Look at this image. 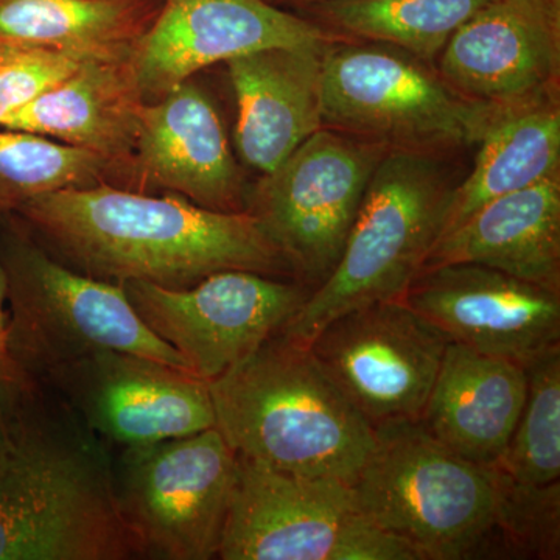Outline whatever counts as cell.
I'll use <instances>...</instances> for the list:
<instances>
[{
	"mask_svg": "<svg viewBox=\"0 0 560 560\" xmlns=\"http://www.w3.org/2000/svg\"><path fill=\"white\" fill-rule=\"evenodd\" d=\"M16 212L73 270L108 282L187 289L219 271L293 275L256 217L202 208L180 195L101 183L40 195Z\"/></svg>",
	"mask_w": 560,
	"mask_h": 560,
	"instance_id": "6da1fadb",
	"label": "cell"
},
{
	"mask_svg": "<svg viewBox=\"0 0 560 560\" xmlns=\"http://www.w3.org/2000/svg\"><path fill=\"white\" fill-rule=\"evenodd\" d=\"M401 300L451 342L522 366L560 345V291L485 265L423 268Z\"/></svg>",
	"mask_w": 560,
	"mask_h": 560,
	"instance_id": "9a60e30c",
	"label": "cell"
},
{
	"mask_svg": "<svg viewBox=\"0 0 560 560\" xmlns=\"http://www.w3.org/2000/svg\"><path fill=\"white\" fill-rule=\"evenodd\" d=\"M478 143L480 151L470 175L452 189L438 238L488 202L559 175L558 105L540 97L499 106Z\"/></svg>",
	"mask_w": 560,
	"mask_h": 560,
	"instance_id": "7402d4cb",
	"label": "cell"
},
{
	"mask_svg": "<svg viewBox=\"0 0 560 560\" xmlns=\"http://www.w3.org/2000/svg\"><path fill=\"white\" fill-rule=\"evenodd\" d=\"M447 264L485 265L560 291L559 175L488 202L438 238L423 268Z\"/></svg>",
	"mask_w": 560,
	"mask_h": 560,
	"instance_id": "44dd1931",
	"label": "cell"
},
{
	"mask_svg": "<svg viewBox=\"0 0 560 560\" xmlns=\"http://www.w3.org/2000/svg\"><path fill=\"white\" fill-rule=\"evenodd\" d=\"M493 0H326L323 11L342 31L436 57L464 22Z\"/></svg>",
	"mask_w": 560,
	"mask_h": 560,
	"instance_id": "cb8c5ba5",
	"label": "cell"
},
{
	"mask_svg": "<svg viewBox=\"0 0 560 560\" xmlns=\"http://www.w3.org/2000/svg\"><path fill=\"white\" fill-rule=\"evenodd\" d=\"M451 194L440 164L422 151L383 154L340 260L280 331L308 345L341 313L401 300L440 237Z\"/></svg>",
	"mask_w": 560,
	"mask_h": 560,
	"instance_id": "277c9868",
	"label": "cell"
},
{
	"mask_svg": "<svg viewBox=\"0 0 560 560\" xmlns=\"http://www.w3.org/2000/svg\"><path fill=\"white\" fill-rule=\"evenodd\" d=\"M0 260L9 276L7 349L25 381L40 382L98 350L190 372L183 357L140 319L121 283L51 259L14 224L0 238Z\"/></svg>",
	"mask_w": 560,
	"mask_h": 560,
	"instance_id": "5b68a950",
	"label": "cell"
},
{
	"mask_svg": "<svg viewBox=\"0 0 560 560\" xmlns=\"http://www.w3.org/2000/svg\"><path fill=\"white\" fill-rule=\"evenodd\" d=\"M113 165L92 151L0 128V213L51 191L101 184Z\"/></svg>",
	"mask_w": 560,
	"mask_h": 560,
	"instance_id": "d4e9b609",
	"label": "cell"
},
{
	"mask_svg": "<svg viewBox=\"0 0 560 560\" xmlns=\"http://www.w3.org/2000/svg\"><path fill=\"white\" fill-rule=\"evenodd\" d=\"M140 319L208 383L237 366L285 327L312 289L260 272H213L187 289L121 283Z\"/></svg>",
	"mask_w": 560,
	"mask_h": 560,
	"instance_id": "8fae6325",
	"label": "cell"
},
{
	"mask_svg": "<svg viewBox=\"0 0 560 560\" xmlns=\"http://www.w3.org/2000/svg\"><path fill=\"white\" fill-rule=\"evenodd\" d=\"M223 560H420L361 510L349 482L237 455Z\"/></svg>",
	"mask_w": 560,
	"mask_h": 560,
	"instance_id": "52a82bcc",
	"label": "cell"
},
{
	"mask_svg": "<svg viewBox=\"0 0 560 560\" xmlns=\"http://www.w3.org/2000/svg\"><path fill=\"white\" fill-rule=\"evenodd\" d=\"M497 504L480 559H560V481L537 486L492 467Z\"/></svg>",
	"mask_w": 560,
	"mask_h": 560,
	"instance_id": "4316f807",
	"label": "cell"
},
{
	"mask_svg": "<svg viewBox=\"0 0 560 560\" xmlns=\"http://www.w3.org/2000/svg\"><path fill=\"white\" fill-rule=\"evenodd\" d=\"M10 389L11 386H7V388H0V448H2L3 442H5L7 430H9Z\"/></svg>",
	"mask_w": 560,
	"mask_h": 560,
	"instance_id": "f546056e",
	"label": "cell"
},
{
	"mask_svg": "<svg viewBox=\"0 0 560 560\" xmlns=\"http://www.w3.org/2000/svg\"><path fill=\"white\" fill-rule=\"evenodd\" d=\"M324 49L271 47L226 62L237 102L235 145L261 175L323 128Z\"/></svg>",
	"mask_w": 560,
	"mask_h": 560,
	"instance_id": "ac0fdd59",
	"label": "cell"
},
{
	"mask_svg": "<svg viewBox=\"0 0 560 560\" xmlns=\"http://www.w3.org/2000/svg\"><path fill=\"white\" fill-rule=\"evenodd\" d=\"M526 396L495 469L526 485L560 481V345L526 363Z\"/></svg>",
	"mask_w": 560,
	"mask_h": 560,
	"instance_id": "484cf974",
	"label": "cell"
},
{
	"mask_svg": "<svg viewBox=\"0 0 560 560\" xmlns=\"http://www.w3.org/2000/svg\"><path fill=\"white\" fill-rule=\"evenodd\" d=\"M383 151L320 128L265 176L248 201L246 212L312 290L340 260Z\"/></svg>",
	"mask_w": 560,
	"mask_h": 560,
	"instance_id": "30bf717a",
	"label": "cell"
},
{
	"mask_svg": "<svg viewBox=\"0 0 560 560\" xmlns=\"http://www.w3.org/2000/svg\"><path fill=\"white\" fill-rule=\"evenodd\" d=\"M131 165L140 183L220 212H246L237 162L215 106L189 80L139 110ZM139 183V184H140Z\"/></svg>",
	"mask_w": 560,
	"mask_h": 560,
	"instance_id": "e0dca14e",
	"label": "cell"
},
{
	"mask_svg": "<svg viewBox=\"0 0 560 560\" xmlns=\"http://www.w3.org/2000/svg\"><path fill=\"white\" fill-rule=\"evenodd\" d=\"M116 467L125 521L145 558H219L230 514L237 453L213 429L124 447Z\"/></svg>",
	"mask_w": 560,
	"mask_h": 560,
	"instance_id": "ba28073f",
	"label": "cell"
},
{
	"mask_svg": "<svg viewBox=\"0 0 560 560\" xmlns=\"http://www.w3.org/2000/svg\"><path fill=\"white\" fill-rule=\"evenodd\" d=\"M215 429L237 455L289 474L352 485L374 427L324 374L311 349L283 331L209 383Z\"/></svg>",
	"mask_w": 560,
	"mask_h": 560,
	"instance_id": "3957f363",
	"label": "cell"
},
{
	"mask_svg": "<svg viewBox=\"0 0 560 560\" xmlns=\"http://www.w3.org/2000/svg\"><path fill=\"white\" fill-rule=\"evenodd\" d=\"M7 331H9V276L0 260V388L28 382L14 366L7 349Z\"/></svg>",
	"mask_w": 560,
	"mask_h": 560,
	"instance_id": "f1b7e54d",
	"label": "cell"
},
{
	"mask_svg": "<svg viewBox=\"0 0 560 560\" xmlns=\"http://www.w3.org/2000/svg\"><path fill=\"white\" fill-rule=\"evenodd\" d=\"M94 55L0 43V127Z\"/></svg>",
	"mask_w": 560,
	"mask_h": 560,
	"instance_id": "83f0119b",
	"label": "cell"
},
{
	"mask_svg": "<svg viewBox=\"0 0 560 560\" xmlns=\"http://www.w3.org/2000/svg\"><path fill=\"white\" fill-rule=\"evenodd\" d=\"M154 0H0V43L106 54L145 32Z\"/></svg>",
	"mask_w": 560,
	"mask_h": 560,
	"instance_id": "603a6c76",
	"label": "cell"
},
{
	"mask_svg": "<svg viewBox=\"0 0 560 560\" xmlns=\"http://www.w3.org/2000/svg\"><path fill=\"white\" fill-rule=\"evenodd\" d=\"M451 340L404 300L341 313L308 341L313 359L372 427L420 420Z\"/></svg>",
	"mask_w": 560,
	"mask_h": 560,
	"instance_id": "7c38bea8",
	"label": "cell"
},
{
	"mask_svg": "<svg viewBox=\"0 0 560 560\" xmlns=\"http://www.w3.org/2000/svg\"><path fill=\"white\" fill-rule=\"evenodd\" d=\"M125 49L98 54L14 113L0 128L35 132L128 164L143 98Z\"/></svg>",
	"mask_w": 560,
	"mask_h": 560,
	"instance_id": "ffe728a7",
	"label": "cell"
},
{
	"mask_svg": "<svg viewBox=\"0 0 560 560\" xmlns=\"http://www.w3.org/2000/svg\"><path fill=\"white\" fill-rule=\"evenodd\" d=\"M525 396L522 364L451 342L420 422L463 458L493 467L510 444Z\"/></svg>",
	"mask_w": 560,
	"mask_h": 560,
	"instance_id": "d6986e66",
	"label": "cell"
},
{
	"mask_svg": "<svg viewBox=\"0 0 560 560\" xmlns=\"http://www.w3.org/2000/svg\"><path fill=\"white\" fill-rule=\"evenodd\" d=\"M39 383L68 401L103 441L121 447L215 427L208 383L132 353L98 350L51 371Z\"/></svg>",
	"mask_w": 560,
	"mask_h": 560,
	"instance_id": "4fadbf2b",
	"label": "cell"
},
{
	"mask_svg": "<svg viewBox=\"0 0 560 560\" xmlns=\"http://www.w3.org/2000/svg\"><path fill=\"white\" fill-rule=\"evenodd\" d=\"M499 106L463 97L407 55L377 46L323 54V125L401 149L469 145Z\"/></svg>",
	"mask_w": 560,
	"mask_h": 560,
	"instance_id": "9c48e42d",
	"label": "cell"
},
{
	"mask_svg": "<svg viewBox=\"0 0 560 560\" xmlns=\"http://www.w3.org/2000/svg\"><path fill=\"white\" fill-rule=\"evenodd\" d=\"M312 22L265 0H165L128 50L143 102H153L198 70L271 47L326 46Z\"/></svg>",
	"mask_w": 560,
	"mask_h": 560,
	"instance_id": "5bb4252c",
	"label": "cell"
},
{
	"mask_svg": "<svg viewBox=\"0 0 560 560\" xmlns=\"http://www.w3.org/2000/svg\"><path fill=\"white\" fill-rule=\"evenodd\" d=\"M302 2H326V0H302Z\"/></svg>",
	"mask_w": 560,
	"mask_h": 560,
	"instance_id": "4dcf8cb0",
	"label": "cell"
},
{
	"mask_svg": "<svg viewBox=\"0 0 560 560\" xmlns=\"http://www.w3.org/2000/svg\"><path fill=\"white\" fill-rule=\"evenodd\" d=\"M352 486L364 514L420 560L480 559L495 515L492 467L463 458L420 420L374 427Z\"/></svg>",
	"mask_w": 560,
	"mask_h": 560,
	"instance_id": "8992f818",
	"label": "cell"
},
{
	"mask_svg": "<svg viewBox=\"0 0 560 560\" xmlns=\"http://www.w3.org/2000/svg\"><path fill=\"white\" fill-rule=\"evenodd\" d=\"M558 70V0H493L442 49L445 83L481 105L512 106L544 97Z\"/></svg>",
	"mask_w": 560,
	"mask_h": 560,
	"instance_id": "2e32d148",
	"label": "cell"
},
{
	"mask_svg": "<svg viewBox=\"0 0 560 560\" xmlns=\"http://www.w3.org/2000/svg\"><path fill=\"white\" fill-rule=\"evenodd\" d=\"M114 464L106 441L50 386L14 385L0 448V560L145 558Z\"/></svg>",
	"mask_w": 560,
	"mask_h": 560,
	"instance_id": "7a4b0ae2",
	"label": "cell"
}]
</instances>
